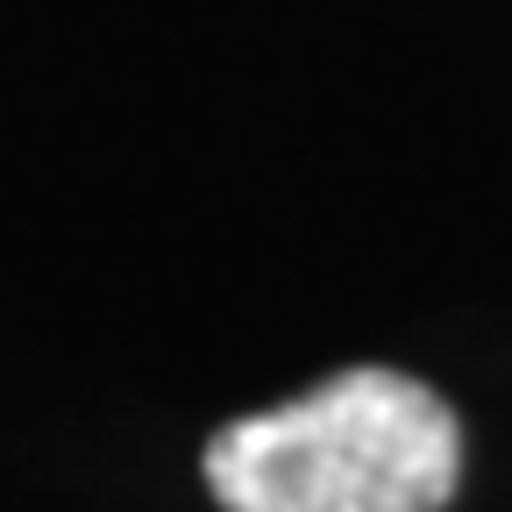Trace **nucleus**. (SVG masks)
I'll list each match as a JSON object with an SVG mask.
<instances>
[{
    "label": "nucleus",
    "instance_id": "1",
    "mask_svg": "<svg viewBox=\"0 0 512 512\" xmlns=\"http://www.w3.org/2000/svg\"><path fill=\"white\" fill-rule=\"evenodd\" d=\"M463 477V427L406 370H335L328 384L228 420L207 441L221 512H441Z\"/></svg>",
    "mask_w": 512,
    "mask_h": 512
}]
</instances>
